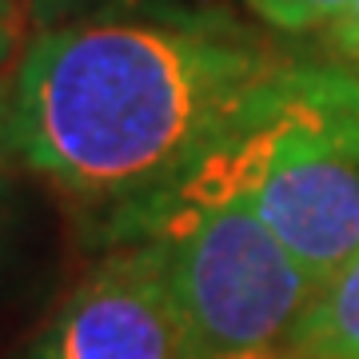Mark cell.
I'll return each instance as SVG.
<instances>
[{
    "label": "cell",
    "instance_id": "11",
    "mask_svg": "<svg viewBox=\"0 0 359 359\" xmlns=\"http://www.w3.org/2000/svg\"><path fill=\"white\" fill-rule=\"evenodd\" d=\"M0 236H4V184H0Z\"/></svg>",
    "mask_w": 359,
    "mask_h": 359
},
{
    "label": "cell",
    "instance_id": "8",
    "mask_svg": "<svg viewBox=\"0 0 359 359\" xmlns=\"http://www.w3.org/2000/svg\"><path fill=\"white\" fill-rule=\"evenodd\" d=\"M335 40H339V48L359 65V0H347L344 16L335 20Z\"/></svg>",
    "mask_w": 359,
    "mask_h": 359
},
{
    "label": "cell",
    "instance_id": "4",
    "mask_svg": "<svg viewBox=\"0 0 359 359\" xmlns=\"http://www.w3.org/2000/svg\"><path fill=\"white\" fill-rule=\"evenodd\" d=\"M28 359H188L160 240L108 248L36 332Z\"/></svg>",
    "mask_w": 359,
    "mask_h": 359
},
{
    "label": "cell",
    "instance_id": "6",
    "mask_svg": "<svg viewBox=\"0 0 359 359\" xmlns=\"http://www.w3.org/2000/svg\"><path fill=\"white\" fill-rule=\"evenodd\" d=\"M148 4H160V0H25V16L36 32H48V28H65L76 20H92V16L148 8Z\"/></svg>",
    "mask_w": 359,
    "mask_h": 359
},
{
    "label": "cell",
    "instance_id": "2",
    "mask_svg": "<svg viewBox=\"0 0 359 359\" xmlns=\"http://www.w3.org/2000/svg\"><path fill=\"white\" fill-rule=\"evenodd\" d=\"M216 164L316 287L359 252L355 72L283 60Z\"/></svg>",
    "mask_w": 359,
    "mask_h": 359
},
{
    "label": "cell",
    "instance_id": "5",
    "mask_svg": "<svg viewBox=\"0 0 359 359\" xmlns=\"http://www.w3.org/2000/svg\"><path fill=\"white\" fill-rule=\"evenodd\" d=\"M292 359H359V252L316 287L295 320Z\"/></svg>",
    "mask_w": 359,
    "mask_h": 359
},
{
    "label": "cell",
    "instance_id": "12",
    "mask_svg": "<svg viewBox=\"0 0 359 359\" xmlns=\"http://www.w3.org/2000/svg\"><path fill=\"white\" fill-rule=\"evenodd\" d=\"M256 359H276V351H271V355H256Z\"/></svg>",
    "mask_w": 359,
    "mask_h": 359
},
{
    "label": "cell",
    "instance_id": "1",
    "mask_svg": "<svg viewBox=\"0 0 359 359\" xmlns=\"http://www.w3.org/2000/svg\"><path fill=\"white\" fill-rule=\"evenodd\" d=\"M280 65L231 16L176 4L32 32L8 144L116 248L240 128Z\"/></svg>",
    "mask_w": 359,
    "mask_h": 359
},
{
    "label": "cell",
    "instance_id": "3",
    "mask_svg": "<svg viewBox=\"0 0 359 359\" xmlns=\"http://www.w3.org/2000/svg\"><path fill=\"white\" fill-rule=\"evenodd\" d=\"M132 240L164 248L188 359L271 355L316 295L311 276L228 180L216 152L124 244Z\"/></svg>",
    "mask_w": 359,
    "mask_h": 359
},
{
    "label": "cell",
    "instance_id": "10",
    "mask_svg": "<svg viewBox=\"0 0 359 359\" xmlns=\"http://www.w3.org/2000/svg\"><path fill=\"white\" fill-rule=\"evenodd\" d=\"M13 152V144H8V88H0V156Z\"/></svg>",
    "mask_w": 359,
    "mask_h": 359
},
{
    "label": "cell",
    "instance_id": "9",
    "mask_svg": "<svg viewBox=\"0 0 359 359\" xmlns=\"http://www.w3.org/2000/svg\"><path fill=\"white\" fill-rule=\"evenodd\" d=\"M16 36H20V8H16V0H0V68L8 65Z\"/></svg>",
    "mask_w": 359,
    "mask_h": 359
},
{
    "label": "cell",
    "instance_id": "7",
    "mask_svg": "<svg viewBox=\"0 0 359 359\" xmlns=\"http://www.w3.org/2000/svg\"><path fill=\"white\" fill-rule=\"evenodd\" d=\"M244 4L283 32H308L320 25H335L347 8V0H244Z\"/></svg>",
    "mask_w": 359,
    "mask_h": 359
}]
</instances>
